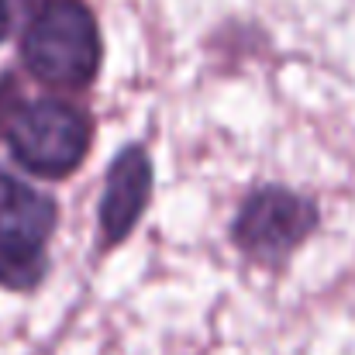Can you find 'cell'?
Here are the masks:
<instances>
[{"label": "cell", "instance_id": "cell-3", "mask_svg": "<svg viewBox=\"0 0 355 355\" xmlns=\"http://www.w3.org/2000/svg\"><path fill=\"white\" fill-rule=\"evenodd\" d=\"M55 200L0 173V286L35 290L45 276V248L55 232Z\"/></svg>", "mask_w": 355, "mask_h": 355}, {"label": "cell", "instance_id": "cell-1", "mask_svg": "<svg viewBox=\"0 0 355 355\" xmlns=\"http://www.w3.org/2000/svg\"><path fill=\"white\" fill-rule=\"evenodd\" d=\"M101 52V28L83 0H45L21 35L28 73L49 87L80 90L94 83Z\"/></svg>", "mask_w": 355, "mask_h": 355}, {"label": "cell", "instance_id": "cell-4", "mask_svg": "<svg viewBox=\"0 0 355 355\" xmlns=\"http://www.w3.org/2000/svg\"><path fill=\"white\" fill-rule=\"evenodd\" d=\"M314 225L318 211L307 197L286 187H259L238 211L235 241L259 262H279L314 232Z\"/></svg>", "mask_w": 355, "mask_h": 355}, {"label": "cell", "instance_id": "cell-6", "mask_svg": "<svg viewBox=\"0 0 355 355\" xmlns=\"http://www.w3.org/2000/svg\"><path fill=\"white\" fill-rule=\"evenodd\" d=\"M7 28H10V3H7V0H0V42H3Z\"/></svg>", "mask_w": 355, "mask_h": 355}, {"label": "cell", "instance_id": "cell-5", "mask_svg": "<svg viewBox=\"0 0 355 355\" xmlns=\"http://www.w3.org/2000/svg\"><path fill=\"white\" fill-rule=\"evenodd\" d=\"M152 193V162L145 148L131 145L111 162L104 200H101V235L104 245H118L135 232L141 221V211Z\"/></svg>", "mask_w": 355, "mask_h": 355}, {"label": "cell", "instance_id": "cell-2", "mask_svg": "<svg viewBox=\"0 0 355 355\" xmlns=\"http://www.w3.org/2000/svg\"><path fill=\"white\" fill-rule=\"evenodd\" d=\"M94 124L66 101H31L7 121L10 155L42 180H62L76 173L90 152Z\"/></svg>", "mask_w": 355, "mask_h": 355}]
</instances>
